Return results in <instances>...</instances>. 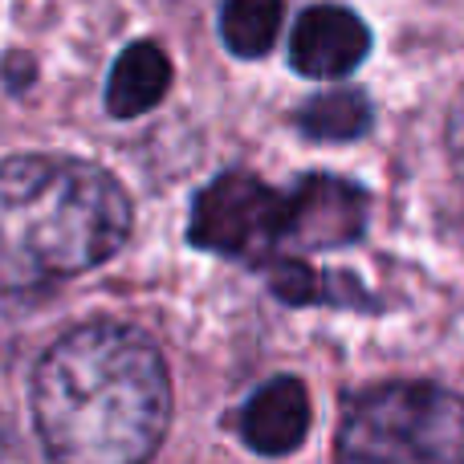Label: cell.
Returning <instances> with one entry per match:
<instances>
[{"mask_svg":"<svg viewBox=\"0 0 464 464\" xmlns=\"http://www.w3.org/2000/svg\"><path fill=\"white\" fill-rule=\"evenodd\" d=\"M33 420L57 460H147L171 420V379L160 346L122 322L70 330L37 362Z\"/></svg>","mask_w":464,"mask_h":464,"instance_id":"1","label":"cell"},{"mask_svg":"<svg viewBox=\"0 0 464 464\" xmlns=\"http://www.w3.org/2000/svg\"><path fill=\"white\" fill-rule=\"evenodd\" d=\"M130 237V200L111 171L73 155L0 163V285L33 289L111 261Z\"/></svg>","mask_w":464,"mask_h":464,"instance_id":"2","label":"cell"},{"mask_svg":"<svg viewBox=\"0 0 464 464\" xmlns=\"http://www.w3.org/2000/svg\"><path fill=\"white\" fill-rule=\"evenodd\" d=\"M343 460L464 464V400L432 383H387L359 395L338 428Z\"/></svg>","mask_w":464,"mask_h":464,"instance_id":"3","label":"cell"},{"mask_svg":"<svg viewBox=\"0 0 464 464\" xmlns=\"http://www.w3.org/2000/svg\"><path fill=\"white\" fill-rule=\"evenodd\" d=\"M289 237V196L273 192L253 171H225L192 204L188 240L208 253L261 261Z\"/></svg>","mask_w":464,"mask_h":464,"instance_id":"4","label":"cell"},{"mask_svg":"<svg viewBox=\"0 0 464 464\" xmlns=\"http://www.w3.org/2000/svg\"><path fill=\"white\" fill-rule=\"evenodd\" d=\"M371 200L359 184L338 176H302L289 192V240L302 248H338L367 232Z\"/></svg>","mask_w":464,"mask_h":464,"instance_id":"5","label":"cell"},{"mask_svg":"<svg viewBox=\"0 0 464 464\" xmlns=\"http://www.w3.org/2000/svg\"><path fill=\"white\" fill-rule=\"evenodd\" d=\"M371 53V33L351 8L343 5H314L297 16L289 33V65L302 78L334 82L346 78Z\"/></svg>","mask_w":464,"mask_h":464,"instance_id":"6","label":"cell"},{"mask_svg":"<svg viewBox=\"0 0 464 464\" xmlns=\"http://www.w3.org/2000/svg\"><path fill=\"white\" fill-rule=\"evenodd\" d=\"M310 432V395L297 379H269L240 411V440L261 457H285Z\"/></svg>","mask_w":464,"mask_h":464,"instance_id":"7","label":"cell"},{"mask_svg":"<svg viewBox=\"0 0 464 464\" xmlns=\"http://www.w3.org/2000/svg\"><path fill=\"white\" fill-rule=\"evenodd\" d=\"M171 90V62L155 41H135L114 57L111 82H106V111L114 119H139L155 111Z\"/></svg>","mask_w":464,"mask_h":464,"instance_id":"8","label":"cell"},{"mask_svg":"<svg viewBox=\"0 0 464 464\" xmlns=\"http://www.w3.org/2000/svg\"><path fill=\"white\" fill-rule=\"evenodd\" d=\"M371 122H375V111L362 90H330L297 111V127L314 143H354L371 130Z\"/></svg>","mask_w":464,"mask_h":464,"instance_id":"9","label":"cell"},{"mask_svg":"<svg viewBox=\"0 0 464 464\" xmlns=\"http://www.w3.org/2000/svg\"><path fill=\"white\" fill-rule=\"evenodd\" d=\"M285 0H225L220 8V41L237 57H265L281 33Z\"/></svg>","mask_w":464,"mask_h":464,"instance_id":"10","label":"cell"},{"mask_svg":"<svg viewBox=\"0 0 464 464\" xmlns=\"http://www.w3.org/2000/svg\"><path fill=\"white\" fill-rule=\"evenodd\" d=\"M449 155H452V168H457V176L464 184V90L449 111Z\"/></svg>","mask_w":464,"mask_h":464,"instance_id":"11","label":"cell"}]
</instances>
